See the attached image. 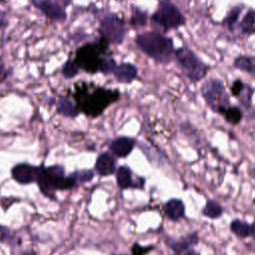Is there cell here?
<instances>
[{
	"instance_id": "14",
	"label": "cell",
	"mask_w": 255,
	"mask_h": 255,
	"mask_svg": "<svg viewBox=\"0 0 255 255\" xmlns=\"http://www.w3.org/2000/svg\"><path fill=\"white\" fill-rule=\"evenodd\" d=\"M164 211L166 216L173 221H176L184 216L185 206L180 199L172 198L169 199L164 205Z\"/></svg>"
},
{
	"instance_id": "7",
	"label": "cell",
	"mask_w": 255,
	"mask_h": 255,
	"mask_svg": "<svg viewBox=\"0 0 255 255\" xmlns=\"http://www.w3.org/2000/svg\"><path fill=\"white\" fill-rule=\"evenodd\" d=\"M102 47L99 44H89L82 47L77 52L75 62L79 68H83L89 73H95L100 71L103 60L101 56Z\"/></svg>"
},
{
	"instance_id": "18",
	"label": "cell",
	"mask_w": 255,
	"mask_h": 255,
	"mask_svg": "<svg viewBox=\"0 0 255 255\" xmlns=\"http://www.w3.org/2000/svg\"><path fill=\"white\" fill-rule=\"evenodd\" d=\"M57 110L60 114L66 116V117H71L74 118L78 115V111L75 107V105L67 98L61 97L58 101L57 104Z\"/></svg>"
},
{
	"instance_id": "15",
	"label": "cell",
	"mask_w": 255,
	"mask_h": 255,
	"mask_svg": "<svg viewBox=\"0 0 255 255\" xmlns=\"http://www.w3.org/2000/svg\"><path fill=\"white\" fill-rule=\"evenodd\" d=\"M96 169L101 175H111L115 172V159L109 153H102L96 161Z\"/></svg>"
},
{
	"instance_id": "16",
	"label": "cell",
	"mask_w": 255,
	"mask_h": 255,
	"mask_svg": "<svg viewBox=\"0 0 255 255\" xmlns=\"http://www.w3.org/2000/svg\"><path fill=\"white\" fill-rule=\"evenodd\" d=\"M234 66L239 70L255 76V58L250 56H240L235 59Z\"/></svg>"
},
{
	"instance_id": "2",
	"label": "cell",
	"mask_w": 255,
	"mask_h": 255,
	"mask_svg": "<svg viewBox=\"0 0 255 255\" xmlns=\"http://www.w3.org/2000/svg\"><path fill=\"white\" fill-rule=\"evenodd\" d=\"M38 183L46 195H51L55 190H64L72 188L76 184V179L73 175L66 177L62 166L54 165L41 170L38 177Z\"/></svg>"
},
{
	"instance_id": "26",
	"label": "cell",
	"mask_w": 255,
	"mask_h": 255,
	"mask_svg": "<svg viewBox=\"0 0 255 255\" xmlns=\"http://www.w3.org/2000/svg\"><path fill=\"white\" fill-rule=\"evenodd\" d=\"M74 178L77 180H80V181H89L93 178L94 176V173L92 170H81V171H78L76 173L73 174Z\"/></svg>"
},
{
	"instance_id": "10",
	"label": "cell",
	"mask_w": 255,
	"mask_h": 255,
	"mask_svg": "<svg viewBox=\"0 0 255 255\" xmlns=\"http://www.w3.org/2000/svg\"><path fill=\"white\" fill-rule=\"evenodd\" d=\"M41 170L40 167L28 163H20L13 167L12 176L17 182L27 184L37 181Z\"/></svg>"
},
{
	"instance_id": "28",
	"label": "cell",
	"mask_w": 255,
	"mask_h": 255,
	"mask_svg": "<svg viewBox=\"0 0 255 255\" xmlns=\"http://www.w3.org/2000/svg\"><path fill=\"white\" fill-rule=\"evenodd\" d=\"M8 75V72L6 71L5 67L0 63V82L4 81Z\"/></svg>"
},
{
	"instance_id": "12",
	"label": "cell",
	"mask_w": 255,
	"mask_h": 255,
	"mask_svg": "<svg viewBox=\"0 0 255 255\" xmlns=\"http://www.w3.org/2000/svg\"><path fill=\"white\" fill-rule=\"evenodd\" d=\"M133 146H134V140L132 138L123 136V137L116 138L112 142L111 149L115 155L119 157H126L130 153Z\"/></svg>"
},
{
	"instance_id": "21",
	"label": "cell",
	"mask_w": 255,
	"mask_h": 255,
	"mask_svg": "<svg viewBox=\"0 0 255 255\" xmlns=\"http://www.w3.org/2000/svg\"><path fill=\"white\" fill-rule=\"evenodd\" d=\"M223 117L231 125H237L242 120V112L237 107H229L224 113Z\"/></svg>"
},
{
	"instance_id": "6",
	"label": "cell",
	"mask_w": 255,
	"mask_h": 255,
	"mask_svg": "<svg viewBox=\"0 0 255 255\" xmlns=\"http://www.w3.org/2000/svg\"><path fill=\"white\" fill-rule=\"evenodd\" d=\"M114 100L115 93L98 89L92 93L83 94L80 98V105L87 114L98 115Z\"/></svg>"
},
{
	"instance_id": "27",
	"label": "cell",
	"mask_w": 255,
	"mask_h": 255,
	"mask_svg": "<svg viewBox=\"0 0 255 255\" xmlns=\"http://www.w3.org/2000/svg\"><path fill=\"white\" fill-rule=\"evenodd\" d=\"M240 11H241L240 8L236 7V8H234V9L231 11V13L229 14V16H228V18H227V24L229 25L230 28H232L233 25H234V23L237 21V18H238L239 14H240Z\"/></svg>"
},
{
	"instance_id": "25",
	"label": "cell",
	"mask_w": 255,
	"mask_h": 255,
	"mask_svg": "<svg viewBox=\"0 0 255 255\" xmlns=\"http://www.w3.org/2000/svg\"><path fill=\"white\" fill-rule=\"evenodd\" d=\"M247 87L248 86H245L241 80H236L233 82V84L231 86V93L234 97L239 98Z\"/></svg>"
},
{
	"instance_id": "11",
	"label": "cell",
	"mask_w": 255,
	"mask_h": 255,
	"mask_svg": "<svg viewBox=\"0 0 255 255\" xmlns=\"http://www.w3.org/2000/svg\"><path fill=\"white\" fill-rule=\"evenodd\" d=\"M197 242V234L192 233L179 240H168V245L174 250L176 255H199L193 250V246H195Z\"/></svg>"
},
{
	"instance_id": "17",
	"label": "cell",
	"mask_w": 255,
	"mask_h": 255,
	"mask_svg": "<svg viewBox=\"0 0 255 255\" xmlns=\"http://www.w3.org/2000/svg\"><path fill=\"white\" fill-rule=\"evenodd\" d=\"M230 230L239 238H246L250 236L251 224L241 221L239 219H234L230 223Z\"/></svg>"
},
{
	"instance_id": "19",
	"label": "cell",
	"mask_w": 255,
	"mask_h": 255,
	"mask_svg": "<svg viewBox=\"0 0 255 255\" xmlns=\"http://www.w3.org/2000/svg\"><path fill=\"white\" fill-rule=\"evenodd\" d=\"M201 213L208 217V218H211V219H215V218H218L222 215L223 213V209L221 207V205L214 201V200H208L205 204V206L202 208V211Z\"/></svg>"
},
{
	"instance_id": "4",
	"label": "cell",
	"mask_w": 255,
	"mask_h": 255,
	"mask_svg": "<svg viewBox=\"0 0 255 255\" xmlns=\"http://www.w3.org/2000/svg\"><path fill=\"white\" fill-rule=\"evenodd\" d=\"M175 57L183 73L189 80L197 82L205 77L207 68L192 51L186 47L179 48L175 51Z\"/></svg>"
},
{
	"instance_id": "24",
	"label": "cell",
	"mask_w": 255,
	"mask_h": 255,
	"mask_svg": "<svg viewBox=\"0 0 255 255\" xmlns=\"http://www.w3.org/2000/svg\"><path fill=\"white\" fill-rule=\"evenodd\" d=\"M145 20H146L145 13H143L142 11H140L138 9H134L132 11L131 19H130L131 25H133V26H142V25H144Z\"/></svg>"
},
{
	"instance_id": "1",
	"label": "cell",
	"mask_w": 255,
	"mask_h": 255,
	"mask_svg": "<svg viewBox=\"0 0 255 255\" xmlns=\"http://www.w3.org/2000/svg\"><path fill=\"white\" fill-rule=\"evenodd\" d=\"M135 41L142 52L159 62L169 61L173 53V43L171 39L155 32L140 34L136 37Z\"/></svg>"
},
{
	"instance_id": "30",
	"label": "cell",
	"mask_w": 255,
	"mask_h": 255,
	"mask_svg": "<svg viewBox=\"0 0 255 255\" xmlns=\"http://www.w3.org/2000/svg\"><path fill=\"white\" fill-rule=\"evenodd\" d=\"M25 255H35V254H31V253H27V254H25Z\"/></svg>"
},
{
	"instance_id": "29",
	"label": "cell",
	"mask_w": 255,
	"mask_h": 255,
	"mask_svg": "<svg viewBox=\"0 0 255 255\" xmlns=\"http://www.w3.org/2000/svg\"><path fill=\"white\" fill-rule=\"evenodd\" d=\"M250 235L255 239V222H253L251 224V232H250Z\"/></svg>"
},
{
	"instance_id": "9",
	"label": "cell",
	"mask_w": 255,
	"mask_h": 255,
	"mask_svg": "<svg viewBox=\"0 0 255 255\" xmlns=\"http://www.w3.org/2000/svg\"><path fill=\"white\" fill-rule=\"evenodd\" d=\"M33 3L49 18L63 21L66 18L65 7L70 3V0H33Z\"/></svg>"
},
{
	"instance_id": "23",
	"label": "cell",
	"mask_w": 255,
	"mask_h": 255,
	"mask_svg": "<svg viewBox=\"0 0 255 255\" xmlns=\"http://www.w3.org/2000/svg\"><path fill=\"white\" fill-rule=\"evenodd\" d=\"M79 66L75 62V60H69L63 67L62 73L66 78H73L78 74Z\"/></svg>"
},
{
	"instance_id": "8",
	"label": "cell",
	"mask_w": 255,
	"mask_h": 255,
	"mask_svg": "<svg viewBox=\"0 0 255 255\" xmlns=\"http://www.w3.org/2000/svg\"><path fill=\"white\" fill-rule=\"evenodd\" d=\"M125 24L115 15L106 16L100 24V32L104 40L111 43H121L125 36Z\"/></svg>"
},
{
	"instance_id": "5",
	"label": "cell",
	"mask_w": 255,
	"mask_h": 255,
	"mask_svg": "<svg viewBox=\"0 0 255 255\" xmlns=\"http://www.w3.org/2000/svg\"><path fill=\"white\" fill-rule=\"evenodd\" d=\"M152 21L160 25L164 30L177 28L184 25L185 19L178 8L169 0H162L157 10L151 17Z\"/></svg>"
},
{
	"instance_id": "20",
	"label": "cell",
	"mask_w": 255,
	"mask_h": 255,
	"mask_svg": "<svg viewBox=\"0 0 255 255\" xmlns=\"http://www.w3.org/2000/svg\"><path fill=\"white\" fill-rule=\"evenodd\" d=\"M117 181L121 188L126 189L131 186V172L127 166H121L117 171Z\"/></svg>"
},
{
	"instance_id": "22",
	"label": "cell",
	"mask_w": 255,
	"mask_h": 255,
	"mask_svg": "<svg viewBox=\"0 0 255 255\" xmlns=\"http://www.w3.org/2000/svg\"><path fill=\"white\" fill-rule=\"evenodd\" d=\"M240 27L243 32L251 33L255 30V12L250 10L244 16L240 23Z\"/></svg>"
},
{
	"instance_id": "13",
	"label": "cell",
	"mask_w": 255,
	"mask_h": 255,
	"mask_svg": "<svg viewBox=\"0 0 255 255\" xmlns=\"http://www.w3.org/2000/svg\"><path fill=\"white\" fill-rule=\"evenodd\" d=\"M117 80L121 83H130L136 77V68L128 63L116 65L113 71Z\"/></svg>"
},
{
	"instance_id": "3",
	"label": "cell",
	"mask_w": 255,
	"mask_h": 255,
	"mask_svg": "<svg viewBox=\"0 0 255 255\" xmlns=\"http://www.w3.org/2000/svg\"><path fill=\"white\" fill-rule=\"evenodd\" d=\"M201 95L206 104L214 112L223 115L230 107L229 96L223 83L217 79H209L201 86Z\"/></svg>"
}]
</instances>
